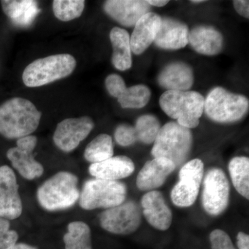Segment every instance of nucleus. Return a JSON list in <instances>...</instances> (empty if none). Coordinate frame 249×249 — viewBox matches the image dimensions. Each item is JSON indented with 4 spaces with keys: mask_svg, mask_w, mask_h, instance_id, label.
<instances>
[{
    "mask_svg": "<svg viewBox=\"0 0 249 249\" xmlns=\"http://www.w3.org/2000/svg\"><path fill=\"white\" fill-rule=\"evenodd\" d=\"M42 113L25 98H11L0 106V134L9 139L31 135L40 124Z\"/></svg>",
    "mask_w": 249,
    "mask_h": 249,
    "instance_id": "f257e3e1",
    "label": "nucleus"
},
{
    "mask_svg": "<svg viewBox=\"0 0 249 249\" xmlns=\"http://www.w3.org/2000/svg\"><path fill=\"white\" fill-rule=\"evenodd\" d=\"M78 178L74 174L60 171L39 186L37 199L42 209L50 212L70 209L79 200Z\"/></svg>",
    "mask_w": 249,
    "mask_h": 249,
    "instance_id": "f03ea898",
    "label": "nucleus"
},
{
    "mask_svg": "<svg viewBox=\"0 0 249 249\" xmlns=\"http://www.w3.org/2000/svg\"><path fill=\"white\" fill-rule=\"evenodd\" d=\"M205 98L196 91L168 90L162 93L160 106L163 112L182 127L189 129L199 125L204 109Z\"/></svg>",
    "mask_w": 249,
    "mask_h": 249,
    "instance_id": "7ed1b4c3",
    "label": "nucleus"
},
{
    "mask_svg": "<svg viewBox=\"0 0 249 249\" xmlns=\"http://www.w3.org/2000/svg\"><path fill=\"white\" fill-rule=\"evenodd\" d=\"M193 145V134L177 122L170 121L160 127L157 134L152 155L154 158L171 160L176 168L182 165L188 159Z\"/></svg>",
    "mask_w": 249,
    "mask_h": 249,
    "instance_id": "20e7f679",
    "label": "nucleus"
},
{
    "mask_svg": "<svg viewBox=\"0 0 249 249\" xmlns=\"http://www.w3.org/2000/svg\"><path fill=\"white\" fill-rule=\"evenodd\" d=\"M76 67V59L68 53L37 59L24 70L23 83L29 88L44 86L70 76Z\"/></svg>",
    "mask_w": 249,
    "mask_h": 249,
    "instance_id": "39448f33",
    "label": "nucleus"
},
{
    "mask_svg": "<svg viewBox=\"0 0 249 249\" xmlns=\"http://www.w3.org/2000/svg\"><path fill=\"white\" fill-rule=\"evenodd\" d=\"M249 109V98L231 92L222 87L211 90L205 98L204 111L211 120L231 124L243 119Z\"/></svg>",
    "mask_w": 249,
    "mask_h": 249,
    "instance_id": "423d86ee",
    "label": "nucleus"
},
{
    "mask_svg": "<svg viewBox=\"0 0 249 249\" xmlns=\"http://www.w3.org/2000/svg\"><path fill=\"white\" fill-rule=\"evenodd\" d=\"M127 187L119 181L91 178L83 185L80 192V207L87 211L110 209L125 201Z\"/></svg>",
    "mask_w": 249,
    "mask_h": 249,
    "instance_id": "0eeeda50",
    "label": "nucleus"
},
{
    "mask_svg": "<svg viewBox=\"0 0 249 249\" xmlns=\"http://www.w3.org/2000/svg\"><path fill=\"white\" fill-rule=\"evenodd\" d=\"M204 176V163L199 159L189 160L181 167L178 181L171 191L172 201L181 208L190 207L196 202Z\"/></svg>",
    "mask_w": 249,
    "mask_h": 249,
    "instance_id": "6e6552de",
    "label": "nucleus"
},
{
    "mask_svg": "<svg viewBox=\"0 0 249 249\" xmlns=\"http://www.w3.org/2000/svg\"><path fill=\"white\" fill-rule=\"evenodd\" d=\"M99 221L101 227L111 233L129 235L140 227V208L134 201H124L119 206L106 209L100 215Z\"/></svg>",
    "mask_w": 249,
    "mask_h": 249,
    "instance_id": "1a4fd4ad",
    "label": "nucleus"
},
{
    "mask_svg": "<svg viewBox=\"0 0 249 249\" xmlns=\"http://www.w3.org/2000/svg\"><path fill=\"white\" fill-rule=\"evenodd\" d=\"M230 186L226 174L220 168H213L205 175L203 189V207L211 215L222 214L229 203Z\"/></svg>",
    "mask_w": 249,
    "mask_h": 249,
    "instance_id": "9d476101",
    "label": "nucleus"
},
{
    "mask_svg": "<svg viewBox=\"0 0 249 249\" xmlns=\"http://www.w3.org/2000/svg\"><path fill=\"white\" fill-rule=\"evenodd\" d=\"M37 142L35 136L22 137L18 139L17 146L11 147L6 152V157L15 169L22 178L30 181L40 178L44 173L43 166L36 160L33 153Z\"/></svg>",
    "mask_w": 249,
    "mask_h": 249,
    "instance_id": "9b49d317",
    "label": "nucleus"
},
{
    "mask_svg": "<svg viewBox=\"0 0 249 249\" xmlns=\"http://www.w3.org/2000/svg\"><path fill=\"white\" fill-rule=\"evenodd\" d=\"M93 127L94 123L89 116L65 119L57 125L53 137L54 143L62 151H73L88 137Z\"/></svg>",
    "mask_w": 249,
    "mask_h": 249,
    "instance_id": "f8f14e48",
    "label": "nucleus"
},
{
    "mask_svg": "<svg viewBox=\"0 0 249 249\" xmlns=\"http://www.w3.org/2000/svg\"><path fill=\"white\" fill-rule=\"evenodd\" d=\"M23 206L16 174L8 165L0 167V217L14 220L20 217Z\"/></svg>",
    "mask_w": 249,
    "mask_h": 249,
    "instance_id": "ddd939ff",
    "label": "nucleus"
},
{
    "mask_svg": "<svg viewBox=\"0 0 249 249\" xmlns=\"http://www.w3.org/2000/svg\"><path fill=\"white\" fill-rule=\"evenodd\" d=\"M103 9L121 25L132 27L142 16L150 12L151 6L142 0H108Z\"/></svg>",
    "mask_w": 249,
    "mask_h": 249,
    "instance_id": "4468645a",
    "label": "nucleus"
},
{
    "mask_svg": "<svg viewBox=\"0 0 249 249\" xmlns=\"http://www.w3.org/2000/svg\"><path fill=\"white\" fill-rule=\"evenodd\" d=\"M141 204L144 217L152 227L160 231L169 229L173 222V213L160 192H147L142 196Z\"/></svg>",
    "mask_w": 249,
    "mask_h": 249,
    "instance_id": "2eb2a0df",
    "label": "nucleus"
},
{
    "mask_svg": "<svg viewBox=\"0 0 249 249\" xmlns=\"http://www.w3.org/2000/svg\"><path fill=\"white\" fill-rule=\"evenodd\" d=\"M189 29L186 23L169 17L161 18L160 31L154 43L165 50H178L188 45Z\"/></svg>",
    "mask_w": 249,
    "mask_h": 249,
    "instance_id": "dca6fc26",
    "label": "nucleus"
},
{
    "mask_svg": "<svg viewBox=\"0 0 249 249\" xmlns=\"http://www.w3.org/2000/svg\"><path fill=\"white\" fill-rule=\"evenodd\" d=\"M175 169L176 166L171 160L164 158H154L147 161L139 171L137 186L142 191H155L163 185Z\"/></svg>",
    "mask_w": 249,
    "mask_h": 249,
    "instance_id": "f3484780",
    "label": "nucleus"
},
{
    "mask_svg": "<svg viewBox=\"0 0 249 249\" xmlns=\"http://www.w3.org/2000/svg\"><path fill=\"white\" fill-rule=\"evenodd\" d=\"M224 36L215 27L198 25L189 31L188 44L196 53L201 55H218L224 49Z\"/></svg>",
    "mask_w": 249,
    "mask_h": 249,
    "instance_id": "a211bd4d",
    "label": "nucleus"
},
{
    "mask_svg": "<svg viewBox=\"0 0 249 249\" xmlns=\"http://www.w3.org/2000/svg\"><path fill=\"white\" fill-rule=\"evenodd\" d=\"M161 17L150 12L142 16L134 25L130 36V47L132 53L141 55L155 42L160 31Z\"/></svg>",
    "mask_w": 249,
    "mask_h": 249,
    "instance_id": "6ab92c4d",
    "label": "nucleus"
},
{
    "mask_svg": "<svg viewBox=\"0 0 249 249\" xmlns=\"http://www.w3.org/2000/svg\"><path fill=\"white\" fill-rule=\"evenodd\" d=\"M194 80L192 67L181 61L171 62L165 66L157 79L160 86L166 91H188L193 87Z\"/></svg>",
    "mask_w": 249,
    "mask_h": 249,
    "instance_id": "aec40b11",
    "label": "nucleus"
},
{
    "mask_svg": "<svg viewBox=\"0 0 249 249\" xmlns=\"http://www.w3.org/2000/svg\"><path fill=\"white\" fill-rule=\"evenodd\" d=\"M134 162L126 156H116L102 162L91 163L89 173L91 176L101 179L118 181L128 178L134 173Z\"/></svg>",
    "mask_w": 249,
    "mask_h": 249,
    "instance_id": "412c9836",
    "label": "nucleus"
},
{
    "mask_svg": "<svg viewBox=\"0 0 249 249\" xmlns=\"http://www.w3.org/2000/svg\"><path fill=\"white\" fill-rule=\"evenodd\" d=\"M1 7L6 16L18 27H29L40 10L33 0H3Z\"/></svg>",
    "mask_w": 249,
    "mask_h": 249,
    "instance_id": "4be33fe9",
    "label": "nucleus"
},
{
    "mask_svg": "<svg viewBox=\"0 0 249 249\" xmlns=\"http://www.w3.org/2000/svg\"><path fill=\"white\" fill-rule=\"evenodd\" d=\"M113 53L111 62L116 70L126 71L132 67V49L130 47V36L125 29L115 27L109 34Z\"/></svg>",
    "mask_w": 249,
    "mask_h": 249,
    "instance_id": "5701e85b",
    "label": "nucleus"
},
{
    "mask_svg": "<svg viewBox=\"0 0 249 249\" xmlns=\"http://www.w3.org/2000/svg\"><path fill=\"white\" fill-rule=\"evenodd\" d=\"M63 241L65 249H92L91 229L81 221H74L68 224Z\"/></svg>",
    "mask_w": 249,
    "mask_h": 249,
    "instance_id": "b1692460",
    "label": "nucleus"
},
{
    "mask_svg": "<svg viewBox=\"0 0 249 249\" xmlns=\"http://www.w3.org/2000/svg\"><path fill=\"white\" fill-rule=\"evenodd\" d=\"M114 157V144L111 136L101 134L87 145L84 152L85 160L91 163H100Z\"/></svg>",
    "mask_w": 249,
    "mask_h": 249,
    "instance_id": "393cba45",
    "label": "nucleus"
},
{
    "mask_svg": "<svg viewBox=\"0 0 249 249\" xmlns=\"http://www.w3.org/2000/svg\"><path fill=\"white\" fill-rule=\"evenodd\" d=\"M229 173L236 191L249 199V160L248 157H236L229 164Z\"/></svg>",
    "mask_w": 249,
    "mask_h": 249,
    "instance_id": "a878e982",
    "label": "nucleus"
},
{
    "mask_svg": "<svg viewBox=\"0 0 249 249\" xmlns=\"http://www.w3.org/2000/svg\"><path fill=\"white\" fill-rule=\"evenodd\" d=\"M151 96V90L147 85L139 84L126 88L117 99L123 108L141 109L148 104Z\"/></svg>",
    "mask_w": 249,
    "mask_h": 249,
    "instance_id": "bb28decb",
    "label": "nucleus"
},
{
    "mask_svg": "<svg viewBox=\"0 0 249 249\" xmlns=\"http://www.w3.org/2000/svg\"><path fill=\"white\" fill-rule=\"evenodd\" d=\"M134 127L137 142L150 145L155 142L161 126L157 116L147 114L139 116Z\"/></svg>",
    "mask_w": 249,
    "mask_h": 249,
    "instance_id": "cd10ccee",
    "label": "nucleus"
},
{
    "mask_svg": "<svg viewBox=\"0 0 249 249\" xmlns=\"http://www.w3.org/2000/svg\"><path fill=\"white\" fill-rule=\"evenodd\" d=\"M85 5L83 0H54L53 14L59 20L69 22L81 16Z\"/></svg>",
    "mask_w": 249,
    "mask_h": 249,
    "instance_id": "c85d7f7f",
    "label": "nucleus"
},
{
    "mask_svg": "<svg viewBox=\"0 0 249 249\" xmlns=\"http://www.w3.org/2000/svg\"><path fill=\"white\" fill-rule=\"evenodd\" d=\"M114 139L121 146L128 147L133 145L137 142L134 126L127 124H119L115 129Z\"/></svg>",
    "mask_w": 249,
    "mask_h": 249,
    "instance_id": "c756f323",
    "label": "nucleus"
},
{
    "mask_svg": "<svg viewBox=\"0 0 249 249\" xmlns=\"http://www.w3.org/2000/svg\"><path fill=\"white\" fill-rule=\"evenodd\" d=\"M19 235L18 232L10 229L7 219L0 217V249H6L17 243Z\"/></svg>",
    "mask_w": 249,
    "mask_h": 249,
    "instance_id": "7c9ffc66",
    "label": "nucleus"
},
{
    "mask_svg": "<svg viewBox=\"0 0 249 249\" xmlns=\"http://www.w3.org/2000/svg\"><path fill=\"white\" fill-rule=\"evenodd\" d=\"M210 241L212 249H235L229 235L221 229H215L211 232Z\"/></svg>",
    "mask_w": 249,
    "mask_h": 249,
    "instance_id": "2f4dec72",
    "label": "nucleus"
},
{
    "mask_svg": "<svg viewBox=\"0 0 249 249\" xmlns=\"http://www.w3.org/2000/svg\"><path fill=\"white\" fill-rule=\"evenodd\" d=\"M106 87L112 97L118 98L127 88L124 78L116 73L109 75L106 79Z\"/></svg>",
    "mask_w": 249,
    "mask_h": 249,
    "instance_id": "473e14b6",
    "label": "nucleus"
},
{
    "mask_svg": "<svg viewBox=\"0 0 249 249\" xmlns=\"http://www.w3.org/2000/svg\"><path fill=\"white\" fill-rule=\"evenodd\" d=\"M237 14L245 18H249V1L246 0H236L232 1Z\"/></svg>",
    "mask_w": 249,
    "mask_h": 249,
    "instance_id": "72a5a7b5",
    "label": "nucleus"
},
{
    "mask_svg": "<svg viewBox=\"0 0 249 249\" xmlns=\"http://www.w3.org/2000/svg\"><path fill=\"white\" fill-rule=\"evenodd\" d=\"M237 247L239 249H249V236L244 232H239L237 236Z\"/></svg>",
    "mask_w": 249,
    "mask_h": 249,
    "instance_id": "f704fd0d",
    "label": "nucleus"
},
{
    "mask_svg": "<svg viewBox=\"0 0 249 249\" xmlns=\"http://www.w3.org/2000/svg\"><path fill=\"white\" fill-rule=\"evenodd\" d=\"M147 4L150 6H154L156 7H163L168 4L169 1H165V0H147Z\"/></svg>",
    "mask_w": 249,
    "mask_h": 249,
    "instance_id": "c9c22d12",
    "label": "nucleus"
},
{
    "mask_svg": "<svg viewBox=\"0 0 249 249\" xmlns=\"http://www.w3.org/2000/svg\"><path fill=\"white\" fill-rule=\"evenodd\" d=\"M6 249H37L36 247L25 243H16Z\"/></svg>",
    "mask_w": 249,
    "mask_h": 249,
    "instance_id": "e433bc0d",
    "label": "nucleus"
},
{
    "mask_svg": "<svg viewBox=\"0 0 249 249\" xmlns=\"http://www.w3.org/2000/svg\"><path fill=\"white\" fill-rule=\"evenodd\" d=\"M192 3H194V4H199V3H203L204 2V1H191Z\"/></svg>",
    "mask_w": 249,
    "mask_h": 249,
    "instance_id": "4c0bfd02",
    "label": "nucleus"
}]
</instances>
